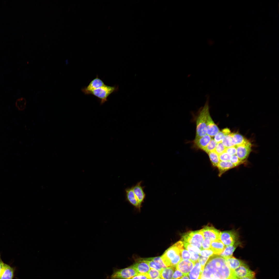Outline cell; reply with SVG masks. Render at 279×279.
Segmentation results:
<instances>
[{
	"instance_id": "6da1fadb",
	"label": "cell",
	"mask_w": 279,
	"mask_h": 279,
	"mask_svg": "<svg viewBox=\"0 0 279 279\" xmlns=\"http://www.w3.org/2000/svg\"><path fill=\"white\" fill-rule=\"evenodd\" d=\"M232 272L224 258L212 255L206 262L199 279H233Z\"/></svg>"
},
{
	"instance_id": "7a4b0ae2",
	"label": "cell",
	"mask_w": 279,
	"mask_h": 279,
	"mask_svg": "<svg viewBox=\"0 0 279 279\" xmlns=\"http://www.w3.org/2000/svg\"><path fill=\"white\" fill-rule=\"evenodd\" d=\"M183 246L182 241H179L167 249L161 256L167 267L176 266L182 260L181 254Z\"/></svg>"
},
{
	"instance_id": "3957f363",
	"label": "cell",
	"mask_w": 279,
	"mask_h": 279,
	"mask_svg": "<svg viewBox=\"0 0 279 279\" xmlns=\"http://www.w3.org/2000/svg\"><path fill=\"white\" fill-rule=\"evenodd\" d=\"M204 107L200 110L196 119V134L194 141L206 135L207 116L209 113L208 97Z\"/></svg>"
},
{
	"instance_id": "277c9868",
	"label": "cell",
	"mask_w": 279,
	"mask_h": 279,
	"mask_svg": "<svg viewBox=\"0 0 279 279\" xmlns=\"http://www.w3.org/2000/svg\"><path fill=\"white\" fill-rule=\"evenodd\" d=\"M118 87L116 86H110L105 85L89 92L88 95H93L99 99L102 104L107 101L108 97L112 93L118 90Z\"/></svg>"
},
{
	"instance_id": "5b68a950",
	"label": "cell",
	"mask_w": 279,
	"mask_h": 279,
	"mask_svg": "<svg viewBox=\"0 0 279 279\" xmlns=\"http://www.w3.org/2000/svg\"><path fill=\"white\" fill-rule=\"evenodd\" d=\"M204 239L202 233L200 230L191 231L184 234L182 241L192 244L202 250V243Z\"/></svg>"
},
{
	"instance_id": "8992f818",
	"label": "cell",
	"mask_w": 279,
	"mask_h": 279,
	"mask_svg": "<svg viewBox=\"0 0 279 279\" xmlns=\"http://www.w3.org/2000/svg\"><path fill=\"white\" fill-rule=\"evenodd\" d=\"M138 274L131 266L123 269L114 268L107 279H130Z\"/></svg>"
},
{
	"instance_id": "52a82bcc",
	"label": "cell",
	"mask_w": 279,
	"mask_h": 279,
	"mask_svg": "<svg viewBox=\"0 0 279 279\" xmlns=\"http://www.w3.org/2000/svg\"><path fill=\"white\" fill-rule=\"evenodd\" d=\"M238 237L237 232L233 230L221 232L220 240L226 246L233 244L237 241Z\"/></svg>"
},
{
	"instance_id": "ba28073f",
	"label": "cell",
	"mask_w": 279,
	"mask_h": 279,
	"mask_svg": "<svg viewBox=\"0 0 279 279\" xmlns=\"http://www.w3.org/2000/svg\"><path fill=\"white\" fill-rule=\"evenodd\" d=\"M255 272L250 269L245 264L242 265L232 272L233 279H237L246 277H255Z\"/></svg>"
},
{
	"instance_id": "9c48e42d",
	"label": "cell",
	"mask_w": 279,
	"mask_h": 279,
	"mask_svg": "<svg viewBox=\"0 0 279 279\" xmlns=\"http://www.w3.org/2000/svg\"><path fill=\"white\" fill-rule=\"evenodd\" d=\"M200 230L205 238L212 241L220 239L221 232L213 227L206 226Z\"/></svg>"
},
{
	"instance_id": "30bf717a",
	"label": "cell",
	"mask_w": 279,
	"mask_h": 279,
	"mask_svg": "<svg viewBox=\"0 0 279 279\" xmlns=\"http://www.w3.org/2000/svg\"><path fill=\"white\" fill-rule=\"evenodd\" d=\"M236 146V155L240 160L243 161L247 157L251 151V143L247 140L243 144Z\"/></svg>"
},
{
	"instance_id": "8fae6325",
	"label": "cell",
	"mask_w": 279,
	"mask_h": 279,
	"mask_svg": "<svg viewBox=\"0 0 279 279\" xmlns=\"http://www.w3.org/2000/svg\"><path fill=\"white\" fill-rule=\"evenodd\" d=\"M106 85L104 82L97 75L92 80L87 86L81 89V91L85 94L88 95L90 91L104 86Z\"/></svg>"
},
{
	"instance_id": "7c38bea8",
	"label": "cell",
	"mask_w": 279,
	"mask_h": 279,
	"mask_svg": "<svg viewBox=\"0 0 279 279\" xmlns=\"http://www.w3.org/2000/svg\"><path fill=\"white\" fill-rule=\"evenodd\" d=\"M195 263L190 260L182 259L176 267L184 274H188L194 266Z\"/></svg>"
},
{
	"instance_id": "4fadbf2b",
	"label": "cell",
	"mask_w": 279,
	"mask_h": 279,
	"mask_svg": "<svg viewBox=\"0 0 279 279\" xmlns=\"http://www.w3.org/2000/svg\"><path fill=\"white\" fill-rule=\"evenodd\" d=\"M142 181H141L132 187L134 193L141 206L146 196L144 190V187L142 185Z\"/></svg>"
},
{
	"instance_id": "5bb4252c",
	"label": "cell",
	"mask_w": 279,
	"mask_h": 279,
	"mask_svg": "<svg viewBox=\"0 0 279 279\" xmlns=\"http://www.w3.org/2000/svg\"><path fill=\"white\" fill-rule=\"evenodd\" d=\"M16 270V267L5 263L0 276V279H13L15 277Z\"/></svg>"
},
{
	"instance_id": "9a60e30c",
	"label": "cell",
	"mask_w": 279,
	"mask_h": 279,
	"mask_svg": "<svg viewBox=\"0 0 279 279\" xmlns=\"http://www.w3.org/2000/svg\"><path fill=\"white\" fill-rule=\"evenodd\" d=\"M207 134L211 137L215 136L220 131L217 126L215 123L210 114H208L206 124Z\"/></svg>"
},
{
	"instance_id": "2e32d148",
	"label": "cell",
	"mask_w": 279,
	"mask_h": 279,
	"mask_svg": "<svg viewBox=\"0 0 279 279\" xmlns=\"http://www.w3.org/2000/svg\"><path fill=\"white\" fill-rule=\"evenodd\" d=\"M126 200L136 208L140 209L141 206L134 193L132 187L125 190Z\"/></svg>"
},
{
	"instance_id": "e0dca14e",
	"label": "cell",
	"mask_w": 279,
	"mask_h": 279,
	"mask_svg": "<svg viewBox=\"0 0 279 279\" xmlns=\"http://www.w3.org/2000/svg\"><path fill=\"white\" fill-rule=\"evenodd\" d=\"M131 266L138 274H146L150 269L146 262L139 260Z\"/></svg>"
},
{
	"instance_id": "ac0fdd59",
	"label": "cell",
	"mask_w": 279,
	"mask_h": 279,
	"mask_svg": "<svg viewBox=\"0 0 279 279\" xmlns=\"http://www.w3.org/2000/svg\"><path fill=\"white\" fill-rule=\"evenodd\" d=\"M240 244V242L238 241L233 244L226 246L220 255L225 259L232 256L235 250Z\"/></svg>"
},
{
	"instance_id": "d6986e66",
	"label": "cell",
	"mask_w": 279,
	"mask_h": 279,
	"mask_svg": "<svg viewBox=\"0 0 279 279\" xmlns=\"http://www.w3.org/2000/svg\"><path fill=\"white\" fill-rule=\"evenodd\" d=\"M211 139V137L206 134L197 140L193 141L194 146L197 149L203 150L207 146Z\"/></svg>"
},
{
	"instance_id": "ffe728a7",
	"label": "cell",
	"mask_w": 279,
	"mask_h": 279,
	"mask_svg": "<svg viewBox=\"0 0 279 279\" xmlns=\"http://www.w3.org/2000/svg\"><path fill=\"white\" fill-rule=\"evenodd\" d=\"M203 270L198 261L195 262L192 269L188 274L189 279H199Z\"/></svg>"
},
{
	"instance_id": "44dd1931",
	"label": "cell",
	"mask_w": 279,
	"mask_h": 279,
	"mask_svg": "<svg viewBox=\"0 0 279 279\" xmlns=\"http://www.w3.org/2000/svg\"><path fill=\"white\" fill-rule=\"evenodd\" d=\"M225 246L220 239L212 241L210 249L216 255H220L224 249Z\"/></svg>"
},
{
	"instance_id": "7402d4cb",
	"label": "cell",
	"mask_w": 279,
	"mask_h": 279,
	"mask_svg": "<svg viewBox=\"0 0 279 279\" xmlns=\"http://www.w3.org/2000/svg\"><path fill=\"white\" fill-rule=\"evenodd\" d=\"M225 259L230 268L232 271H233L241 266L245 264L243 260L233 256Z\"/></svg>"
},
{
	"instance_id": "603a6c76",
	"label": "cell",
	"mask_w": 279,
	"mask_h": 279,
	"mask_svg": "<svg viewBox=\"0 0 279 279\" xmlns=\"http://www.w3.org/2000/svg\"><path fill=\"white\" fill-rule=\"evenodd\" d=\"M217 167L219 171V176L228 170L235 167L230 161H220Z\"/></svg>"
},
{
	"instance_id": "cb8c5ba5",
	"label": "cell",
	"mask_w": 279,
	"mask_h": 279,
	"mask_svg": "<svg viewBox=\"0 0 279 279\" xmlns=\"http://www.w3.org/2000/svg\"><path fill=\"white\" fill-rule=\"evenodd\" d=\"M176 266H170L162 269L160 272V277L162 279H172Z\"/></svg>"
},
{
	"instance_id": "d4e9b609",
	"label": "cell",
	"mask_w": 279,
	"mask_h": 279,
	"mask_svg": "<svg viewBox=\"0 0 279 279\" xmlns=\"http://www.w3.org/2000/svg\"><path fill=\"white\" fill-rule=\"evenodd\" d=\"M222 142L226 148L235 146L234 143L232 133L224 136L222 140Z\"/></svg>"
},
{
	"instance_id": "484cf974",
	"label": "cell",
	"mask_w": 279,
	"mask_h": 279,
	"mask_svg": "<svg viewBox=\"0 0 279 279\" xmlns=\"http://www.w3.org/2000/svg\"><path fill=\"white\" fill-rule=\"evenodd\" d=\"M208 154L212 165L214 167H217L220 161L219 155L215 151L210 152Z\"/></svg>"
},
{
	"instance_id": "4316f807",
	"label": "cell",
	"mask_w": 279,
	"mask_h": 279,
	"mask_svg": "<svg viewBox=\"0 0 279 279\" xmlns=\"http://www.w3.org/2000/svg\"><path fill=\"white\" fill-rule=\"evenodd\" d=\"M232 134L235 145H241L247 141L242 136L239 134L232 133Z\"/></svg>"
},
{
	"instance_id": "83f0119b",
	"label": "cell",
	"mask_w": 279,
	"mask_h": 279,
	"mask_svg": "<svg viewBox=\"0 0 279 279\" xmlns=\"http://www.w3.org/2000/svg\"><path fill=\"white\" fill-rule=\"evenodd\" d=\"M138 260L144 262L148 264L150 268L156 269L160 272L162 269L152 261L148 258H140Z\"/></svg>"
},
{
	"instance_id": "f1b7e54d",
	"label": "cell",
	"mask_w": 279,
	"mask_h": 279,
	"mask_svg": "<svg viewBox=\"0 0 279 279\" xmlns=\"http://www.w3.org/2000/svg\"><path fill=\"white\" fill-rule=\"evenodd\" d=\"M217 143L213 139H212L207 146L202 150L206 153L215 151Z\"/></svg>"
},
{
	"instance_id": "f546056e",
	"label": "cell",
	"mask_w": 279,
	"mask_h": 279,
	"mask_svg": "<svg viewBox=\"0 0 279 279\" xmlns=\"http://www.w3.org/2000/svg\"><path fill=\"white\" fill-rule=\"evenodd\" d=\"M183 242L185 248L190 252H193L199 254L200 250L197 247L187 243Z\"/></svg>"
},
{
	"instance_id": "4dcf8cb0",
	"label": "cell",
	"mask_w": 279,
	"mask_h": 279,
	"mask_svg": "<svg viewBox=\"0 0 279 279\" xmlns=\"http://www.w3.org/2000/svg\"><path fill=\"white\" fill-rule=\"evenodd\" d=\"M147 274L150 279H154L160 277V272L154 269L150 268Z\"/></svg>"
},
{
	"instance_id": "1f68e13d",
	"label": "cell",
	"mask_w": 279,
	"mask_h": 279,
	"mask_svg": "<svg viewBox=\"0 0 279 279\" xmlns=\"http://www.w3.org/2000/svg\"><path fill=\"white\" fill-rule=\"evenodd\" d=\"M148 258L154 262L162 269L167 267L164 263L161 257H157Z\"/></svg>"
},
{
	"instance_id": "d6a6232c",
	"label": "cell",
	"mask_w": 279,
	"mask_h": 279,
	"mask_svg": "<svg viewBox=\"0 0 279 279\" xmlns=\"http://www.w3.org/2000/svg\"><path fill=\"white\" fill-rule=\"evenodd\" d=\"M226 148L223 144L222 142L217 143L215 151L219 155L226 151Z\"/></svg>"
},
{
	"instance_id": "836d02e7",
	"label": "cell",
	"mask_w": 279,
	"mask_h": 279,
	"mask_svg": "<svg viewBox=\"0 0 279 279\" xmlns=\"http://www.w3.org/2000/svg\"><path fill=\"white\" fill-rule=\"evenodd\" d=\"M232 156L226 152L219 155L220 161H230Z\"/></svg>"
},
{
	"instance_id": "e575fe53",
	"label": "cell",
	"mask_w": 279,
	"mask_h": 279,
	"mask_svg": "<svg viewBox=\"0 0 279 279\" xmlns=\"http://www.w3.org/2000/svg\"><path fill=\"white\" fill-rule=\"evenodd\" d=\"M230 161L236 167L242 164L243 161L240 160L236 154L232 156Z\"/></svg>"
},
{
	"instance_id": "d590c367",
	"label": "cell",
	"mask_w": 279,
	"mask_h": 279,
	"mask_svg": "<svg viewBox=\"0 0 279 279\" xmlns=\"http://www.w3.org/2000/svg\"><path fill=\"white\" fill-rule=\"evenodd\" d=\"M226 134L222 130L221 131H220L214 136V140L217 143L222 142L223 137Z\"/></svg>"
},
{
	"instance_id": "8d00e7d4",
	"label": "cell",
	"mask_w": 279,
	"mask_h": 279,
	"mask_svg": "<svg viewBox=\"0 0 279 279\" xmlns=\"http://www.w3.org/2000/svg\"><path fill=\"white\" fill-rule=\"evenodd\" d=\"M211 244V241L210 240L206 238L204 239L202 243V250L210 249Z\"/></svg>"
},
{
	"instance_id": "74e56055",
	"label": "cell",
	"mask_w": 279,
	"mask_h": 279,
	"mask_svg": "<svg viewBox=\"0 0 279 279\" xmlns=\"http://www.w3.org/2000/svg\"><path fill=\"white\" fill-rule=\"evenodd\" d=\"M213 253L210 249L202 250L200 251L199 254L205 257H209L213 255Z\"/></svg>"
},
{
	"instance_id": "f35d334b",
	"label": "cell",
	"mask_w": 279,
	"mask_h": 279,
	"mask_svg": "<svg viewBox=\"0 0 279 279\" xmlns=\"http://www.w3.org/2000/svg\"><path fill=\"white\" fill-rule=\"evenodd\" d=\"M181 255L182 259L190 260V253L187 249H183L181 252Z\"/></svg>"
},
{
	"instance_id": "ab89813d",
	"label": "cell",
	"mask_w": 279,
	"mask_h": 279,
	"mask_svg": "<svg viewBox=\"0 0 279 279\" xmlns=\"http://www.w3.org/2000/svg\"><path fill=\"white\" fill-rule=\"evenodd\" d=\"M209 257H205L200 255L198 261L200 265L203 270Z\"/></svg>"
},
{
	"instance_id": "60d3db41",
	"label": "cell",
	"mask_w": 279,
	"mask_h": 279,
	"mask_svg": "<svg viewBox=\"0 0 279 279\" xmlns=\"http://www.w3.org/2000/svg\"><path fill=\"white\" fill-rule=\"evenodd\" d=\"M184 274L181 271L176 268L173 274L172 279H179Z\"/></svg>"
},
{
	"instance_id": "b9f144b4",
	"label": "cell",
	"mask_w": 279,
	"mask_h": 279,
	"mask_svg": "<svg viewBox=\"0 0 279 279\" xmlns=\"http://www.w3.org/2000/svg\"><path fill=\"white\" fill-rule=\"evenodd\" d=\"M225 152L231 156L236 155V145L226 148Z\"/></svg>"
},
{
	"instance_id": "7bdbcfd3",
	"label": "cell",
	"mask_w": 279,
	"mask_h": 279,
	"mask_svg": "<svg viewBox=\"0 0 279 279\" xmlns=\"http://www.w3.org/2000/svg\"><path fill=\"white\" fill-rule=\"evenodd\" d=\"M130 279H150L147 273L138 274Z\"/></svg>"
},
{
	"instance_id": "ee69618b",
	"label": "cell",
	"mask_w": 279,
	"mask_h": 279,
	"mask_svg": "<svg viewBox=\"0 0 279 279\" xmlns=\"http://www.w3.org/2000/svg\"><path fill=\"white\" fill-rule=\"evenodd\" d=\"M190 252V260L195 263L198 261L199 257V254L193 252Z\"/></svg>"
},
{
	"instance_id": "f6af8a7d",
	"label": "cell",
	"mask_w": 279,
	"mask_h": 279,
	"mask_svg": "<svg viewBox=\"0 0 279 279\" xmlns=\"http://www.w3.org/2000/svg\"><path fill=\"white\" fill-rule=\"evenodd\" d=\"M4 263L1 258V254H0V276L3 270Z\"/></svg>"
},
{
	"instance_id": "bcb514c9",
	"label": "cell",
	"mask_w": 279,
	"mask_h": 279,
	"mask_svg": "<svg viewBox=\"0 0 279 279\" xmlns=\"http://www.w3.org/2000/svg\"><path fill=\"white\" fill-rule=\"evenodd\" d=\"M237 279H257L255 277H246Z\"/></svg>"
},
{
	"instance_id": "7dc6e473",
	"label": "cell",
	"mask_w": 279,
	"mask_h": 279,
	"mask_svg": "<svg viewBox=\"0 0 279 279\" xmlns=\"http://www.w3.org/2000/svg\"><path fill=\"white\" fill-rule=\"evenodd\" d=\"M179 279H189L188 277V274H184V275Z\"/></svg>"
},
{
	"instance_id": "c3c4849f",
	"label": "cell",
	"mask_w": 279,
	"mask_h": 279,
	"mask_svg": "<svg viewBox=\"0 0 279 279\" xmlns=\"http://www.w3.org/2000/svg\"><path fill=\"white\" fill-rule=\"evenodd\" d=\"M154 279H162L160 277H159Z\"/></svg>"
}]
</instances>
